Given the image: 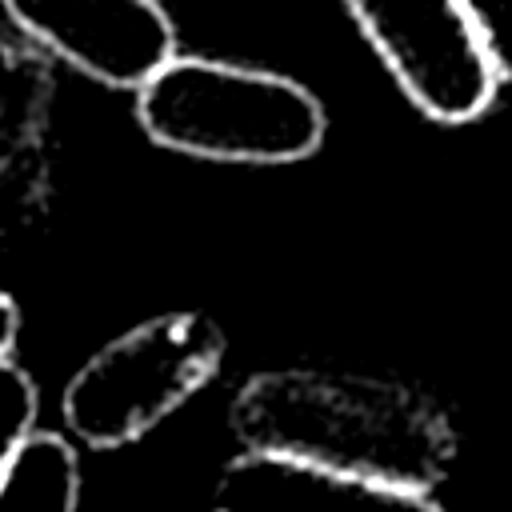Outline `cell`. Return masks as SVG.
<instances>
[{
    "label": "cell",
    "mask_w": 512,
    "mask_h": 512,
    "mask_svg": "<svg viewBox=\"0 0 512 512\" xmlns=\"http://www.w3.org/2000/svg\"><path fill=\"white\" fill-rule=\"evenodd\" d=\"M228 424L244 452L428 492L456 460L448 416L420 392L352 372L272 368L240 384Z\"/></svg>",
    "instance_id": "6da1fadb"
},
{
    "label": "cell",
    "mask_w": 512,
    "mask_h": 512,
    "mask_svg": "<svg viewBox=\"0 0 512 512\" xmlns=\"http://www.w3.org/2000/svg\"><path fill=\"white\" fill-rule=\"evenodd\" d=\"M224 352L228 340L212 316H152L76 368L60 396V416L88 448L132 444L200 392L216 376Z\"/></svg>",
    "instance_id": "3957f363"
},
{
    "label": "cell",
    "mask_w": 512,
    "mask_h": 512,
    "mask_svg": "<svg viewBox=\"0 0 512 512\" xmlns=\"http://www.w3.org/2000/svg\"><path fill=\"white\" fill-rule=\"evenodd\" d=\"M136 120L152 144L220 164H296L328 132L324 104L292 76L176 56L136 92Z\"/></svg>",
    "instance_id": "7a4b0ae2"
},
{
    "label": "cell",
    "mask_w": 512,
    "mask_h": 512,
    "mask_svg": "<svg viewBox=\"0 0 512 512\" xmlns=\"http://www.w3.org/2000/svg\"><path fill=\"white\" fill-rule=\"evenodd\" d=\"M500 80L512 84V0H464Z\"/></svg>",
    "instance_id": "9c48e42d"
},
{
    "label": "cell",
    "mask_w": 512,
    "mask_h": 512,
    "mask_svg": "<svg viewBox=\"0 0 512 512\" xmlns=\"http://www.w3.org/2000/svg\"><path fill=\"white\" fill-rule=\"evenodd\" d=\"M80 464L64 436L36 432L8 480L0 484V512H76Z\"/></svg>",
    "instance_id": "52a82bcc"
},
{
    "label": "cell",
    "mask_w": 512,
    "mask_h": 512,
    "mask_svg": "<svg viewBox=\"0 0 512 512\" xmlns=\"http://www.w3.org/2000/svg\"><path fill=\"white\" fill-rule=\"evenodd\" d=\"M20 32L108 88H144L176 60L160 0H0Z\"/></svg>",
    "instance_id": "5b68a950"
},
{
    "label": "cell",
    "mask_w": 512,
    "mask_h": 512,
    "mask_svg": "<svg viewBox=\"0 0 512 512\" xmlns=\"http://www.w3.org/2000/svg\"><path fill=\"white\" fill-rule=\"evenodd\" d=\"M400 92L436 124H468L496 100L500 72L464 0H344Z\"/></svg>",
    "instance_id": "277c9868"
},
{
    "label": "cell",
    "mask_w": 512,
    "mask_h": 512,
    "mask_svg": "<svg viewBox=\"0 0 512 512\" xmlns=\"http://www.w3.org/2000/svg\"><path fill=\"white\" fill-rule=\"evenodd\" d=\"M216 512H444L428 492L244 452L216 480Z\"/></svg>",
    "instance_id": "8992f818"
},
{
    "label": "cell",
    "mask_w": 512,
    "mask_h": 512,
    "mask_svg": "<svg viewBox=\"0 0 512 512\" xmlns=\"http://www.w3.org/2000/svg\"><path fill=\"white\" fill-rule=\"evenodd\" d=\"M16 332H20V308L16 300L0 288V360H8L12 344H16Z\"/></svg>",
    "instance_id": "30bf717a"
},
{
    "label": "cell",
    "mask_w": 512,
    "mask_h": 512,
    "mask_svg": "<svg viewBox=\"0 0 512 512\" xmlns=\"http://www.w3.org/2000/svg\"><path fill=\"white\" fill-rule=\"evenodd\" d=\"M36 424V384L12 360H0V484L28 448Z\"/></svg>",
    "instance_id": "ba28073f"
}]
</instances>
